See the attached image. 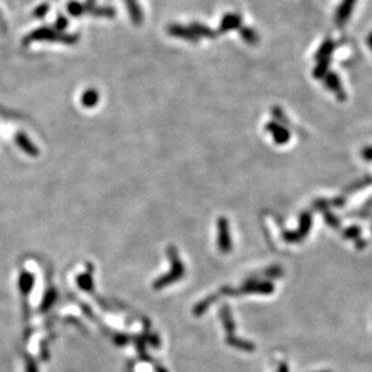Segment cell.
Here are the masks:
<instances>
[{
    "mask_svg": "<svg viewBox=\"0 0 372 372\" xmlns=\"http://www.w3.org/2000/svg\"><path fill=\"white\" fill-rule=\"evenodd\" d=\"M312 224V216L310 212H305L301 215L300 218V227H299V230L297 231H287V233L283 234V237L286 241L288 242H297L300 241L301 239L305 235L309 234L310 228H311Z\"/></svg>",
    "mask_w": 372,
    "mask_h": 372,
    "instance_id": "obj_1",
    "label": "cell"
},
{
    "mask_svg": "<svg viewBox=\"0 0 372 372\" xmlns=\"http://www.w3.org/2000/svg\"><path fill=\"white\" fill-rule=\"evenodd\" d=\"M265 130L271 134L272 139H274L276 145L283 146L291 140V131H289V129L286 128L282 124H280V123L276 121L266 123Z\"/></svg>",
    "mask_w": 372,
    "mask_h": 372,
    "instance_id": "obj_2",
    "label": "cell"
},
{
    "mask_svg": "<svg viewBox=\"0 0 372 372\" xmlns=\"http://www.w3.org/2000/svg\"><path fill=\"white\" fill-rule=\"evenodd\" d=\"M169 252H170V257H171V259H172V264H174V270H172V272H170L169 275H166L165 277L162 278V280H159L158 282L154 283V287H156L157 289L162 288V287L166 286V284L174 282V281L178 280V277H181L183 275V265H182V263L177 259L175 248H170Z\"/></svg>",
    "mask_w": 372,
    "mask_h": 372,
    "instance_id": "obj_3",
    "label": "cell"
},
{
    "mask_svg": "<svg viewBox=\"0 0 372 372\" xmlns=\"http://www.w3.org/2000/svg\"><path fill=\"white\" fill-rule=\"evenodd\" d=\"M323 81H324V86L327 87L329 90H332V92L335 93L336 99H338L339 101H345L346 99H347V93H346V90L342 88V83H341V80H340L338 72L329 71L327 75H325Z\"/></svg>",
    "mask_w": 372,
    "mask_h": 372,
    "instance_id": "obj_4",
    "label": "cell"
},
{
    "mask_svg": "<svg viewBox=\"0 0 372 372\" xmlns=\"http://www.w3.org/2000/svg\"><path fill=\"white\" fill-rule=\"evenodd\" d=\"M217 228H218V246L222 252L228 253L231 250V240H230V231L229 223L227 218L221 217L217 222Z\"/></svg>",
    "mask_w": 372,
    "mask_h": 372,
    "instance_id": "obj_5",
    "label": "cell"
},
{
    "mask_svg": "<svg viewBox=\"0 0 372 372\" xmlns=\"http://www.w3.org/2000/svg\"><path fill=\"white\" fill-rule=\"evenodd\" d=\"M242 27V16L237 12H228L222 17L218 27V33L225 34Z\"/></svg>",
    "mask_w": 372,
    "mask_h": 372,
    "instance_id": "obj_6",
    "label": "cell"
},
{
    "mask_svg": "<svg viewBox=\"0 0 372 372\" xmlns=\"http://www.w3.org/2000/svg\"><path fill=\"white\" fill-rule=\"evenodd\" d=\"M168 34L171 36L177 37V39H182L184 41H188V42H198L199 37L193 33V30L189 27L186 25L178 24V23H172V24L168 25Z\"/></svg>",
    "mask_w": 372,
    "mask_h": 372,
    "instance_id": "obj_7",
    "label": "cell"
},
{
    "mask_svg": "<svg viewBox=\"0 0 372 372\" xmlns=\"http://www.w3.org/2000/svg\"><path fill=\"white\" fill-rule=\"evenodd\" d=\"M358 0H342L341 4L339 5L338 11L335 13V23L339 27H342L350 19L351 14H352L354 6H356Z\"/></svg>",
    "mask_w": 372,
    "mask_h": 372,
    "instance_id": "obj_8",
    "label": "cell"
},
{
    "mask_svg": "<svg viewBox=\"0 0 372 372\" xmlns=\"http://www.w3.org/2000/svg\"><path fill=\"white\" fill-rule=\"evenodd\" d=\"M189 28L192 29L193 33H194L196 36L199 37V39H201V37H204V39H216L217 36V33L215 30H213L212 28L207 27L206 24H204V23H200V22H192L189 24Z\"/></svg>",
    "mask_w": 372,
    "mask_h": 372,
    "instance_id": "obj_9",
    "label": "cell"
},
{
    "mask_svg": "<svg viewBox=\"0 0 372 372\" xmlns=\"http://www.w3.org/2000/svg\"><path fill=\"white\" fill-rule=\"evenodd\" d=\"M336 47L335 41L332 39H327L322 42V45L319 46L318 51L315 53V59L316 60H321L324 59V58H329L332 55L333 51Z\"/></svg>",
    "mask_w": 372,
    "mask_h": 372,
    "instance_id": "obj_10",
    "label": "cell"
},
{
    "mask_svg": "<svg viewBox=\"0 0 372 372\" xmlns=\"http://www.w3.org/2000/svg\"><path fill=\"white\" fill-rule=\"evenodd\" d=\"M317 65L315 66L313 69L312 75L313 77L317 78V80H323L325 77V75L329 72V68H330V61H332V58H324V59L317 60Z\"/></svg>",
    "mask_w": 372,
    "mask_h": 372,
    "instance_id": "obj_11",
    "label": "cell"
},
{
    "mask_svg": "<svg viewBox=\"0 0 372 372\" xmlns=\"http://www.w3.org/2000/svg\"><path fill=\"white\" fill-rule=\"evenodd\" d=\"M240 35H241V39L245 41L246 43H250V45H256L259 41V34L257 30H254L252 27H241L239 29Z\"/></svg>",
    "mask_w": 372,
    "mask_h": 372,
    "instance_id": "obj_12",
    "label": "cell"
},
{
    "mask_svg": "<svg viewBox=\"0 0 372 372\" xmlns=\"http://www.w3.org/2000/svg\"><path fill=\"white\" fill-rule=\"evenodd\" d=\"M129 12H130L131 18L135 23H140L142 20V12L136 0H125Z\"/></svg>",
    "mask_w": 372,
    "mask_h": 372,
    "instance_id": "obj_13",
    "label": "cell"
},
{
    "mask_svg": "<svg viewBox=\"0 0 372 372\" xmlns=\"http://www.w3.org/2000/svg\"><path fill=\"white\" fill-rule=\"evenodd\" d=\"M98 93L95 92V90H88L87 93H84L83 96H82V104L84 105V106H94V105L96 104V101H98Z\"/></svg>",
    "mask_w": 372,
    "mask_h": 372,
    "instance_id": "obj_14",
    "label": "cell"
},
{
    "mask_svg": "<svg viewBox=\"0 0 372 372\" xmlns=\"http://www.w3.org/2000/svg\"><path fill=\"white\" fill-rule=\"evenodd\" d=\"M31 284H33V277L29 274L22 275V277H20V287H22V291L28 293L30 291Z\"/></svg>",
    "mask_w": 372,
    "mask_h": 372,
    "instance_id": "obj_15",
    "label": "cell"
},
{
    "mask_svg": "<svg viewBox=\"0 0 372 372\" xmlns=\"http://www.w3.org/2000/svg\"><path fill=\"white\" fill-rule=\"evenodd\" d=\"M371 183H372V177L366 176L364 178H362L360 181H358V182L353 183L352 186L350 187V192H354V190H357V189L364 188V187H368L369 184H371Z\"/></svg>",
    "mask_w": 372,
    "mask_h": 372,
    "instance_id": "obj_16",
    "label": "cell"
},
{
    "mask_svg": "<svg viewBox=\"0 0 372 372\" xmlns=\"http://www.w3.org/2000/svg\"><path fill=\"white\" fill-rule=\"evenodd\" d=\"M17 140H18L20 147L24 149V151L29 152V153H30V152H35V147H34V146L30 145L29 140L25 139L24 136H23V135H18V137H17Z\"/></svg>",
    "mask_w": 372,
    "mask_h": 372,
    "instance_id": "obj_17",
    "label": "cell"
},
{
    "mask_svg": "<svg viewBox=\"0 0 372 372\" xmlns=\"http://www.w3.org/2000/svg\"><path fill=\"white\" fill-rule=\"evenodd\" d=\"M325 221H327L328 224L332 225V227L334 228H338L340 225L338 217H336L335 215H333V213L329 212V211H325Z\"/></svg>",
    "mask_w": 372,
    "mask_h": 372,
    "instance_id": "obj_18",
    "label": "cell"
},
{
    "mask_svg": "<svg viewBox=\"0 0 372 372\" xmlns=\"http://www.w3.org/2000/svg\"><path fill=\"white\" fill-rule=\"evenodd\" d=\"M360 234V228L359 227H351L348 228V229L345 230L344 235L346 237H348V239H356V237H358Z\"/></svg>",
    "mask_w": 372,
    "mask_h": 372,
    "instance_id": "obj_19",
    "label": "cell"
},
{
    "mask_svg": "<svg viewBox=\"0 0 372 372\" xmlns=\"http://www.w3.org/2000/svg\"><path fill=\"white\" fill-rule=\"evenodd\" d=\"M360 156L363 159L368 160V162H372V146H366L360 151Z\"/></svg>",
    "mask_w": 372,
    "mask_h": 372,
    "instance_id": "obj_20",
    "label": "cell"
},
{
    "mask_svg": "<svg viewBox=\"0 0 372 372\" xmlns=\"http://www.w3.org/2000/svg\"><path fill=\"white\" fill-rule=\"evenodd\" d=\"M366 42H368V46L370 47V49L372 51V31L370 34H369L368 36V40H366Z\"/></svg>",
    "mask_w": 372,
    "mask_h": 372,
    "instance_id": "obj_21",
    "label": "cell"
},
{
    "mask_svg": "<svg viewBox=\"0 0 372 372\" xmlns=\"http://www.w3.org/2000/svg\"><path fill=\"white\" fill-rule=\"evenodd\" d=\"M280 372H288V369L286 368V366H281L280 369Z\"/></svg>",
    "mask_w": 372,
    "mask_h": 372,
    "instance_id": "obj_22",
    "label": "cell"
}]
</instances>
